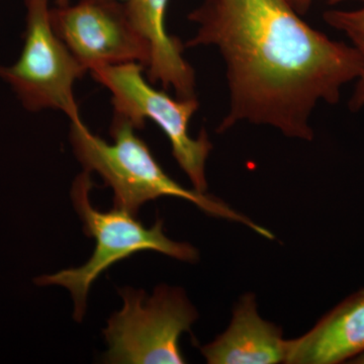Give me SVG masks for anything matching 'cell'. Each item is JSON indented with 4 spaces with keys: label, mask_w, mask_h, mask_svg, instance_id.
Returning a JSON list of instances; mask_svg holds the SVG:
<instances>
[{
    "label": "cell",
    "mask_w": 364,
    "mask_h": 364,
    "mask_svg": "<svg viewBox=\"0 0 364 364\" xmlns=\"http://www.w3.org/2000/svg\"><path fill=\"white\" fill-rule=\"evenodd\" d=\"M188 20L198 31L186 47L214 46L226 63L230 107L220 133L247 122L313 140L314 109L336 105L363 68L351 45L301 20L291 0H205Z\"/></svg>",
    "instance_id": "1"
},
{
    "label": "cell",
    "mask_w": 364,
    "mask_h": 364,
    "mask_svg": "<svg viewBox=\"0 0 364 364\" xmlns=\"http://www.w3.org/2000/svg\"><path fill=\"white\" fill-rule=\"evenodd\" d=\"M348 363L351 364H364V352L363 353L359 354V355L356 356L353 359H351Z\"/></svg>",
    "instance_id": "13"
},
{
    "label": "cell",
    "mask_w": 364,
    "mask_h": 364,
    "mask_svg": "<svg viewBox=\"0 0 364 364\" xmlns=\"http://www.w3.org/2000/svg\"><path fill=\"white\" fill-rule=\"evenodd\" d=\"M124 306L104 330L109 349L105 363H186L179 345L198 317L181 287H157L152 296L133 287L119 289Z\"/></svg>",
    "instance_id": "4"
},
{
    "label": "cell",
    "mask_w": 364,
    "mask_h": 364,
    "mask_svg": "<svg viewBox=\"0 0 364 364\" xmlns=\"http://www.w3.org/2000/svg\"><path fill=\"white\" fill-rule=\"evenodd\" d=\"M169 0H124L129 18L148 41L151 61L147 70L151 83H161L179 98L196 97V74L184 59L183 45L165 28V14Z\"/></svg>",
    "instance_id": "10"
},
{
    "label": "cell",
    "mask_w": 364,
    "mask_h": 364,
    "mask_svg": "<svg viewBox=\"0 0 364 364\" xmlns=\"http://www.w3.org/2000/svg\"><path fill=\"white\" fill-rule=\"evenodd\" d=\"M210 364L284 363L287 340L282 328L260 317L255 296H242L226 331L200 348Z\"/></svg>",
    "instance_id": "9"
},
{
    "label": "cell",
    "mask_w": 364,
    "mask_h": 364,
    "mask_svg": "<svg viewBox=\"0 0 364 364\" xmlns=\"http://www.w3.org/2000/svg\"><path fill=\"white\" fill-rule=\"evenodd\" d=\"M136 129L124 119H112L114 143L95 135L82 119L71 122L70 142L74 155L86 171L97 172L114 191V207L138 215L144 203L162 196H173L195 203L203 212L245 225L254 232L273 239L265 228L251 221L214 196L177 183L155 159Z\"/></svg>",
    "instance_id": "2"
},
{
    "label": "cell",
    "mask_w": 364,
    "mask_h": 364,
    "mask_svg": "<svg viewBox=\"0 0 364 364\" xmlns=\"http://www.w3.org/2000/svg\"><path fill=\"white\" fill-rule=\"evenodd\" d=\"M55 33L86 70L138 63L147 69L151 47L132 23L123 0H79L50 9Z\"/></svg>",
    "instance_id": "7"
},
{
    "label": "cell",
    "mask_w": 364,
    "mask_h": 364,
    "mask_svg": "<svg viewBox=\"0 0 364 364\" xmlns=\"http://www.w3.org/2000/svg\"><path fill=\"white\" fill-rule=\"evenodd\" d=\"M124 1V0H123ZM57 6H62L70 4V0H56Z\"/></svg>",
    "instance_id": "14"
},
{
    "label": "cell",
    "mask_w": 364,
    "mask_h": 364,
    "mask_svg": "<svg viewBox=\"0 0 364 364\" xmlns=\"http://www.w3.org/2000/svg\"><path fill=\"white\" fill-rule=\"evenodd\" d=\"M92 188L91 172L83 170L74 179L71 188L72 203L82 222L85 233L97 243L90 260L81 267L42 275L33 280L39 287L60 286L68 289L74 301L76 322H81L85 317L93 282L119 261L142 251H156L184 262L193 263L198 259V251L193 245L171 240L165 235L162 220L146 228L136 215L122 208L114 207L109 212H102L93 207L90 198Z\"/></svg>",
    "instance_id": "3"
},
{
    "label": "cell",
    "mask_w": 364,
    "mask_h": 364,
    "mask_svg": "<svg viewBox=\"0 0 364 364\" xmlns=\"http://www.w3.org/2000/svg\"><path fill=\"white\" fill-rule=\"evenodd\" d=\"M328 4L356 1L359 6L354 9H329L323 14V18L331 28L339 31L349 40L350 45L358 52L363 61V68L355 80L348 107L356 112L364 109V0H327Z\"/></svg>",
    "instance_id": "11"
},
{
    "label": "cell",
    "mask_w": 364,
    "mask_h": 364,
    "mask_svg": "<svg viewBox=\"0 0 364 364\" xmlns=\"http://www.w3.org/2000/svg\"><path fill=\"white\" fill-rule=\"evenodd\" d=\"M144 69L141 64L126 63L98 67L90 74L111 92L114 119L128 122L136 130L143 129L146 121L156 124L168 138L172 155L193 189L205 193V162L213 144L205 130L196 138L188 130L200 107L198 98L172 97L166 91L156 90L144 77Z\"/></svg>",
    "instance_id": "5"
},
{
    "label": "cell",
    "mask_w": 364,
    "mask_h": 364,
    "mask_svg": "<svg viewBox=\"0 0 364 364\" xmlns=\"http://www.w3.org/2000/svg\"><path fill=\"white\" fill-rule=\"evenodd\" d=\"M364 352V289L344 299L303 336L287 340V364L348 363Z\"/></svg>",
    "instance_id": "8"
},
{
    "label": "cell",
    "mask_w": 364,
    "mask_h": 364,
    "mask_svg": "<svg viewBox=\"0 0 364 364\" xmlns=\"http://www.w3.org/2000/svg\"><path fill=\"white\" fill-rule=\"evenodd\" d=\"M26 30L20 59L0 66V77L11 85L28 111L55 109L71 122L81 121L74 85L86 69L55 33L49 0H25Z\"/></svg>",
    "instance_id": "6"
},
{
    "label": "cell",
    "mask_w": 364,
    "mask_h": 364,
    "mask_svg": "<svg viewBox=\"0 0 364 364\" xmlns=\"http://www.w3.org/2000/svg\"><path fill=\"white\" fill-rule=\"evenodd\" d=\"M291 1L299 14H305L310 9L313 0H291Z\"/></svg>",
    "instance_id": "12"
}]
</instances>
